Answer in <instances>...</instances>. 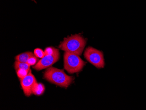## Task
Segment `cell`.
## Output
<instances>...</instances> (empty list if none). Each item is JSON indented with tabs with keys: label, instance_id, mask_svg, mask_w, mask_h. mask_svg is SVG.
Instances as JSON below:
<instances>
[{
	"label": "cell",
	"instance_id": "obj_3",
	"mask_svg": "<svg viewBox=\"0 0 146 110\" xmlns=\"http://www.w3.org/2000/svg\"><path fill=\"white\" fill-rule=\"evenodd\" d=\"M85 63L76 54L65 52L64 54V67L70 74L78 73L82 70Z\"/></svg>",
	"mask_w": 146,
	"mask_h": 110
},
{
	"label": "cell",
	"instance_id": "obj_11",
	"mask_svg": "<svg viewBox=\"0 0 146 110\" xmlns=\"http://www.w3.org/2000/svg\"><path fill=\"white\" fill-rule=\"evenodd\" d=\"M35 55L36 57L42 59L45 56V52L43 51L42 49L40 48H36L34 51Z\"/></svg>",
	"mask_w": 146,
	"mask_h": 110
},
{
	"label": "cell",
	"instance_id": "obj_8",
	"mask_svg": "<svg viewBox=\"0 0 146 110\" xmlns=\"http://www.w3.org/2000/svg\"><path fill=\"white\" fill-rule=\"evenodd\" d=\"M45 89V87L43 84L36 83L33 88V93L36 96H40L43 94Z\"/></svg>",
	"mask_w": 146,
	"mask_h": 110
},
{
	"label": "cell",
	"instance_id": "obj_12",
	"mask_svg": "<svg viewBox=\"0 0 146 110\" xmlns=\"http://www.w3.org/2000/svg\"><path fill=\"white\" fill-rule=\"evenodd\" d=\"M37 57L35 56L30 57V59L28 60L27 63L29 64L30 65H33L36 64L37 61Z\"/></svg>",
	"mask_w": 146,
	"mask_h": 110
},
{
	"label": "cell",
	"instance_id": "obj_10",
	"mask_svg": "<svg viewBox=\"0 0 146 110\" xmlns=\"http://www.w3.org/2000/svg\"><path fill=\"white\" fill-rule=\"evenodd\" d=\"M30 71L25 69H19L16 71L17 75L20 79H23L28 75Z\"/></svg>",
	"mask_w": 146,
	"mask_h": 110
},
{
	"label": "cell",
	"instance_id": "obj_6",
	"mask_svg": "<svg viewBox=\"0 0 146 110\" xmlns=\"http://www.w3.org/2000/svg\"><path fill=\"white\" fill-rule=\"evenodd\" d=\"M21 86L25 96L29 97L33 94V88L37 83L35 76L31 73V70L27 76L20 79Z\"/></svg>",
	"mask_w": 146,
	"mask_h": 110
},
{
	"label": "cell",
	"instance_id": "obj_7",
	"mask_svg": "<svg viewBox=\"0 0 146 110\" xmlns=\"http://www.w3.org/2000/svg\"><path fill=\"white\" fill-rule=\"evenodd\" d=\"M35 56L34 54L31 52H26L16 56L15 59L16 61H19V62L27 63L28 60L30 59V57Z\"/></svg>",
	"mask_w": 146,
	"mask_h": 110
},
{
	"label": "cell",
	"instance_id": "obj_1",
	"mask_svg": "<svg viewBox=\"0 0 146 110\" xmlns=\"http://www.w3.org/2000/svg\"><path fill=\"white\" fill-rule=\"evenodd\" d=\"M44 78L50 83L64 88H68L74 80V77L66 74L63 70L51 66L46 70Z\"/></svg>",
	"mask_w": 146,
	"mask_h": 110
},
{
	"label": "cell",
	"instance_id": "obj_4",
	"mask_svg": "<svg viewBox=\"0 0 146 110\" xmlns=\"http://www.w3.org/2000/svg\"><path fill=\"white\" fill-rule=\"evenodd\" d=\"M84 55L88 62L98 69L103 68L105 66L104 55L101 51L89 47L86 48Z\"/></svg>",
	"mask_w": 146,
	"mask_h": 110
},
{
	"label": "cell",
	"instance_id": "obj_13",
	"mask_svg": "<svg viewBox=\"0 0 146 110\" xmlns=\"http://www.w3.org/2000/svg\"><path fill=\"white\" fill-rule=\"evenodd\" d=\"M55 48L53 47H48L45 49V55H52L54 52Z\"/></svg>",
	"mask_w": 146,
	"mask_h": 110
},
{
	"label": "cell",
	"instance_id": "obj_2",
	"mask_svg": "<svg viewBox=\"0 0 146 110\" xmlns=\"http://www.w3.org/2000/svg\"><path fill=\"white\" fill-rule=\"evenodd\" d=\"M86 41L80 34H75L65 38L59 46L66 52L82 55L86 45Z\"/></svg>",
	"mask_w": 146,
	"mask_h": 110
},
{
	"label": "cell",
	"instance_id": "obj_9",
	"mask_svg": "<svg viewBox=\"0 0 146 110\" xmlns=\"http://www.w3.org/2000/svg\"><path fill=\"white\" fill-rule=\"evenodd\" d=\"M30 66L29 64L27 63L15 61V69L16 71L19 69H25L30 71Z\"/></svg>",
	"mask_w": 146,
	"mask_h": 110
},
{
	"label": "cell",
	"instance_id": "obj_5",
	"mask_svg": "<svg viewBox=\"0 0 146 110\" xmlns=\"http://www.w3.org/2000/svg\"><path fill=\"white\" fill-rule=\"evenodd\" d=\"M60 59V52L58 49L55 48L54 53L51 55H45L41 59L38 61L35 66L33 67L36 70L40 71L51 67L57 62Z\"/></svg>",
	"mask_w": 146,
	"mask_h": 110
}]
</instances>
